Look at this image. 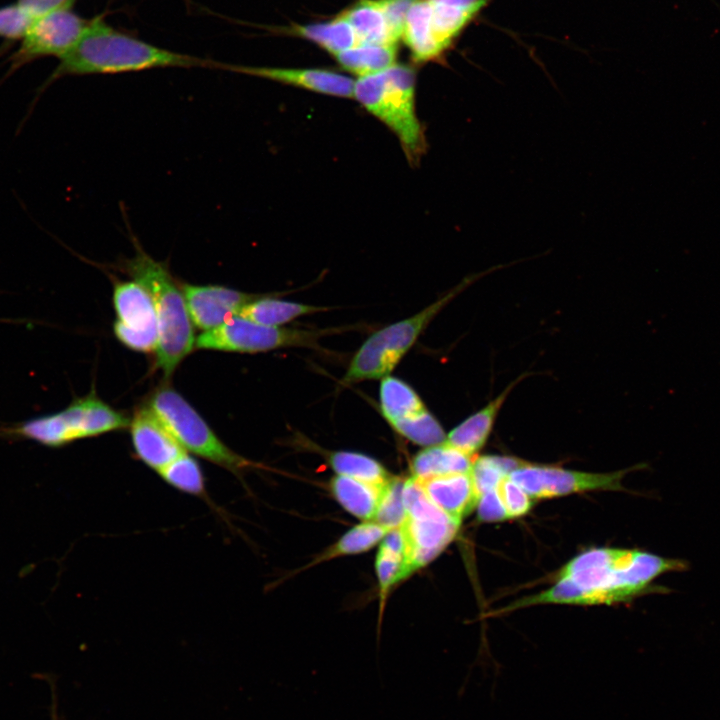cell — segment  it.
<instances>
[{"instance_id":"6da1fadb","label":"cell","mask_w":720,"mask_h":720,"mask_svg":"<svg viewBox=\"0 0 720 720\" xmlns=\"http://www.w3.org/2000/svg\"><path fill=\"white\" fill-rule=\"evenodd\" d=\"M165 67H217V63L154 46L117 31L101 17H96L89 20L78 42L60 58L40 90L65 76L118 74Z\"/></svg>"},{"instance_id":"7a4b0ae2","label":"cell","mask_w":720,"mask_h":720,"mask_svg":"<svg viewBox=\"0 0 720 720\" xmlns=\"http://www.w3.org/2000/svg\"><path fill=\"white\" fill-rule=\"evenodd\" d=\"M133 257L122 266L151 295L158 323L156 364L170 376L195 345L194 328L185 297L167 266L153 259L132 237Z\"/></svg>"},{"instance_id":"3957f363","label":"cell","mask_w":720,"mask_h":720,"mask_svg":"<svg viewBox=\"0 0 720 720\" xmlns=\"http://www.w3.org/2000/svg\"><path fill=\"white\" fill-rule=\"evenodd\" d=\"M353 98L388 127L398 138L411 164L426 151L424 128L416 111V73L404 64L358 78Z\"/></svg>"},{"instance_id":"277c9868","label":"cell","mask_w":720,"mask_h":720,"mask_svg":"<svg viewBox=\"0 0 720 720\" xmlns=\"http://www.w3.org/2000/svg\"><path fill=\"white\" fill-rule=\"evenodd\" d=\"M131 420L94 392L75 399L63 410L0 427V437L33 441L60 448L76 440L128 427Z\"/></svg>"},{"instance_id":"5b68a950","label":"cell","mask_w":720,"mask_h":720,"mask_svg":"<svg viewBox=\"0 0 720 720\" xmlns=\"http://www.w3.org/2000/svg\"><path fill=\"white\" fill-rule=\"evenodd\" d=\"M472 280L473 277L465 279L446 295L413 316L374 332L352 357L343 376V383L350 384L388 376L435 316Z\"/></svg>"},{"instance_id":"8992f818","label":"cell","mask_w":720,"mask_h":720,"mask_svg":"<svg viewBox=\"0 0 720 720\" xmlns=\"http://www.w3.org/2000/svg\"><path fill=\"white\" fill-rule=\"evenodd\" d=\"M148 406L186 451L219 465L237 476L254 465L226 446L175 390L169 387L158 389L152 395Z\"/></svg>"},{"instance_id":"52a82bcc","label":"cell","mask_w":720,"mask_h":720,"mask_svg":"<svg viewBox=\"0 0 720 720\" xmlns=\"http://www.w3.org/2000/svg\"><path fill=\"white\" fill-rule=\"evenodd\" d=\"M632 554V549L593 548L571 559L556 578L579 586L584 605L629 601L638 597L628 577Z\"/></svg>"},{"instance_id":"ba28073f","label":"cell","mask_w":720,"mask_h":720,"mask_svg":"<svg viewBox=\"0 0 720 720\" xmlns=\"http://www.w3.org/2000/svg\"><path fill=\"white\" fill-rule=\"evenodd\" d=\"M405 520L401 525L412 571L436 558L454 539L460 524L427 497L413 477L404 481Z\"/></svg>"},{"instance_id":"9c48e42d","label":"cell","mask_w":720,"mask_h":720,"mask_svg":"<svg viewBox=\"0 0 720 720\" xmlns=\"http://www.w3.org/2000/svg\"><path fill=\"white\" fill-rule=\"evenodd\" d=\"M322 332L267 326L234 315L222 325L200 334L195 346L199 349L241 353L266 352L291 346L313 347Z\"/></svg>"},{"instance_id":"30bf717a","label":"cell","mask_w":720,"mask_h":720,"mask_svg":"<svg viewBox=\"0 0 720 720\" xmlns=\"http://www.w3.org/2000/svg\"><path fill=\"white\" fill-rule=\"evenodd\" d=\"M65 5L36 17L9 58L7 75L37 59L64 56L80 39L89 24Z\"/></svg>"},{"instance_id":"8fae6325","label":"cell","mask_w":720,"mask_h":720,"mask_svg":"<svg viewBox=\"0 0 720 720\" xmlns=\"http://www.w3.org/2000/svg\"><path fill=\"white\" fill-rule=\"evenodd\" d=\"M632 469L590 473L523 461L508 476L532 499H543L585 491L624 490L621 481Z\"/></svg>"},{"instance_id":"7c38bea8","label":"cell","mask_w":720,"mask_h":720,"mask_svg":"<svg viewBox=\"0 0 720 720\" xmlns=\"http://www.w3.org/2000/svg\"><path fill=\"white\" fill-rule=\"evenodd\" d=\"M113 302L117 314L114 333L121 343L139 352L156 351L158 323L153 299L136 281L117 282Z\"/></svg>"},{"instance_id":"4fadbf2b","label":"cell","mask_w":720,"mask_h":720,"mask_svg":"<svg viewBox=\"0 0 720 720\" xmlns=\"http://www.w3.org/2000/svg\"><path fill=\"white\" fill-rule=\"evenodd\" d=\"M217 67L240 74L264 78L318 94L340 98H353L355 81L347 75L329 69L262 67L219 63Z\"/></svg>"},{"instance_id":"5bb4252c","label":"cell","mask_w":720,"mask_h":720,"mask_svg":"<svg viewBox=\"0 0 720 720\" xmlns=\"http://www.w3.org/2000/svg\"><path fill=\"white\" fill-rule=\"evenodd\" d=\"M182 291L193 324L204 331L222 325L259 296L218 285L183 284Z\"/></svg>"},{"instance_id":"9a60e30c","label":"cell","mask_w":720,"mask_h":720,"mask_svg":"<svg viewBox=\"0 0 720 720\" xmlns=\"http://www.w3.org/2000/svg\"><path fill=\"white\" fill-rule=\"evenodd\" d=\"M130 427L137 456L156 472L187 452L149 406L135 412Z\"/></svg>"},{"instance_id":"2e32d148","label":"cell","mask_w":720,"mask_h":720,"mask_svg":"<svg viewBox=\"0 0 720 720\" xmlns=\"http://www.w3.org/2000/svg\"><path fill=\"white\" fill-rule=\"evenodd\" d=\"M416 480L431 502L459 524L476 507L478 495L470 471Z\"/></svg>"},{"instance_id":"e0dca14e","label":"cell","mask_w":720,"mask_h":720,"mask_svg":"<svg viewBox=\"0 0 720 720\" xmlns=\"http://www.w3.org/2000/svg\"><path fill=\"white\" fill-rule=\"evenodd\" d=\"M526 375L527 374H522L517 377L482 409L453 428L448 435H446L445 442L465 455L474 458L477 452L486 444L500 409L508 395Z\"/></svg>"},{"instance_id":"ac0fdd59","label":"cell","mask_w":720,"mask_h":720,"mask_svg":"<svg viewBox=\"0 0 720 720\" xmlns=\"http://www.w3.org/2000/svg\"><path fill=\"white\" fill-rule=\"evenodd\" d=\"M402 41L410 51L414 63L439 62L445 51L438 44L431 24L429 0H414L408 10Z\"/></svg>"},{"instance_id":"d6986e66","label":"cell","mask_w":720,"mask_h":720,"mask_svg":"<svg viewBox=\"0 0 720 720\" xmlns=\"http://www.w3.org/2000/svg\"><path fill=\"white\" fill-rule=\"evenodd\" d=\"M280 31L308 40L331 56L359 44L354 29L342 11L325 22L291 24L280 28Z\"/></svg>"},{"instance_id":"ffe728a7","label":"cell","mask_w":720,"mask_h":720,"mask_svg":"<svg viewBox=\"0 0 720 720\" xmlns=\"http://www.w3.org/2000/svg\"><path fill=\"white\" fill-rule=\"evenodd\" d=\"M359 44H397L379 0H357L342 10Z\"/></svg>"},{"instance_id":"44dd1931","label":"cell","mask_w":720,"mask_h":720,"mask_svg":"<svg viewBox=\"0 0 720 720\" xmlns=\"http://www.w3.org/2000/svg\"><path fill=\"white\" fill-rule=\"evenodd\" d=\"M386 485H375L339 474L331 481L337 501L349 513L364 520H373Z\"/></svg>"},{"instance_id":"7402d4cb","label":"cell","mask_w":720,"mask_h":720,"mask_svg":"<svg viewBox=\"0 0 720 720\" xmlns=\"http://www.w3.org/2000/svg\"><path fill=\"white\" fill-rule=\"evenodd\" d=\"M397 55V44L361 43L333 57L344 71L361 78L393 66L397 63Z\"/></svg>"},{"instance_id":"603a6c76","label":"cell","mask_w":720,"mask_h":720,"mask_svg":"<svg viewBox=\"0 0 720 720\" xmlns=\"http://www.w3.org/2000/svg\"><path fill=\"white\" fill-rule=\"evenodd\" d=\"M474 458L465 455L445 441L427 446L412 461V477L425 479L434 476L469 472Z\"/></svg>"},{"instance_id":"cb8c5ba5","label":"cell","mask_w":720,"mask_h":720,"mask_svg":"<svg viewBox=\"0 0 720 720\" xmlns=\"http://www.w3.org/2000/svg\"><path fill=\"white\" fill-rule=\"evenodd\" d=\"M327 307L280 300L259 295L242 306L236 316L258 324L279 326L297 317L327 310Z\"/></svg>"},{"instance_id":"d4e9b609","label":"cell","mask_w":720,"mask_h":720,"mask_svg":"<svg viewBox=\"0 0 720 720\" xmlns=\"http://www.w3.org/2000/svg\"><path fill=\"white\" fill-rule=\"evenodd\" d=\"M379 396L382 414L390 425L426 409L412 387L390 375L382 378Z\"/></svg>"},{"instance_id":"484cf974","label":"cell","mask_w":720,"mask_h":720,"mask_svg":"<svg viewBox=\"0 0 720 720\" xmlns=\"http://www.w3.org/2000/svg\"><path fill=\"white\" fill-rule=\"evenodd\" d=\"M329 464L339 475L375 485H386L393 478L378 461L356 452H332Z\"/></svg>"},{"instance_id":"4316f807","label":"cell","mask_w":720,"mask_h":720,"mask_svg":"<svg viewBox=\"0 0 720 720\" xmlns=\"http://www.w3.org/2000/svg\"><path fill=\"white\" fill-rule=\"evenodd\" d=\"M157 473L167 484L179 491L193 496L206 497L202 470L188 452L181 454Z\"/></svg>"},{"instance_id":"83f0119b","label":"cell","mask_w":720,"mask_h":720,"mask_svg":"<svg viewBox=\"0 0 720 720\" xmlns=\"http://www.w3.org/2000/svg\"><path fill=\"white\" fill-rule=\"evenodd\" d=\"M523 460L498 455L474 457L470 474L478 498L481 494L496 489L499 482L522 464Z\"/></svg>"},{"instance_id":"f1b7e54d","label":"cell","mask_w":720,"mask_h":720,"mask_svg":"<svg viewBox=\"0 0 720 720\" xmlns=\"http://www.w3.org/2000/svg\"><path fill=\"white\" fill-rule=\"evenodd\" d=\"M391 426L406 439L425 447L442 443L446 439L441 424L427 409L399 420Z\"/></svg>"},{"instance_id":"f546056e","label":"cell","mask_w":720,"mask_h":720,"mask_svg":"<svg viewBox=\"0 0 720 720\" xmlns=\"http://www.w3.org/2000/svg\"><path fill=\"white\" fill-rule=\"evenodd\" d=\"M389 531L390 530L374 521L361 523L346 532L338 542L322 556V559L367 551L384 538Z\"/></svg>"},{"instance_id":"4dcf8cb0","label":"cell","mask_w":720,"mask_h":720,"mask_svg":"<svg viewBox=\"0 0 720 720\" xmlns=\"http://www.w3.org/2000/svg\"><path fill=\"white\" fill-rule=\"evenodd\" d=\"M404 481L392 478L386 485L377 512L372 521L382 525L388 530L400 527L405 520V506L403 502Z\"/></svg>"},{"instance_id":"1f68e13d","label":"cell","mask_w":720,"mask_h":720,"mask_svg":"<svg viewBox=\"0 0 720 720\" xmlns=\"http://www.w3.org/2000/svg\"><path fill=\"white\" fill-rule=\"evenodd\" d=\"M376 572L383 599L390 587L408 576L412 570L404 556L379 548L376 556Z\"/></svg>"},{"instance_id":"d6a6232c","label":"cell","mask_w":720,"mask_h":720,"mask_svg":"<svg viewBox=\"0 0 720 720\" xmlns=\"http://www.w3.org/2000/svg\"><path fill=\"white\" fill-rule=\"evenodd\" d=\"M497 492L505 508L508 519L522 517L530 511L533 503L532 498L509 476L504 477L499 482Z\"/></svg>"},{"instance_id":"836d02e7","label":"cell","mask_w":720,"mask_h":720,"mask_svg":"<svg viewBox=\"0 0 720 720\" xmlns=\"http://www.w3.org/2000/svg\"><path fill=\"white\" fill-rule=\"evenodd\" d=\"M34 19L18 2L0 7V37L22 39Z\"/></svg>"},{"instance_id":"e575fe53","label":"cell","mask_w":720,"mask_h":720,"mask_svg":"<svg viewBox=\"0 0 720 720\" xmlns=\"http://www.w3.org/2000/svg\"><path fill=\"white\" fill-rule=\"evenodd\" d=\"M477 517L481 522L508 520L507 513L497 492V488L481 494L478 498Z\"/></svg>"},{"instance_id":"d590c367","label":"cell","mask_w":720,"mask_h":720,"mask_svg":"<svg viewBox=\"0 0 720 720\" xmlns=\"http://www.w3.org/2000/svg\"><path fill=\"white\" fill-rule=\"evenodd\" d=\"M393 36L401 40L408 10L414 0H379Z\"/></svg>"},{"instance_id":"8d00e7d4","label":"cell","mask_w":720,"mask_h":720,"mask_svg":"<svg viewBox=\"0 0 720 720\" xmlns=\"http://www.w3.org/2000/svg\"><path fill=\"white\" fill-rule=\"evenodd\" d=\"M52 707H53L52 712H51L52 720H61L58 715L57 705L55 703H53Z\"/></svg>"}]
</instances>
